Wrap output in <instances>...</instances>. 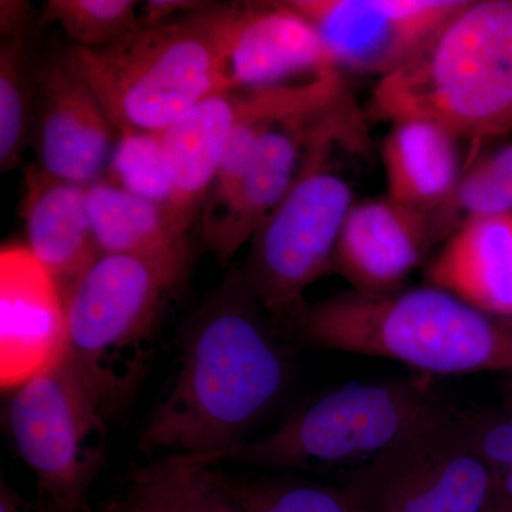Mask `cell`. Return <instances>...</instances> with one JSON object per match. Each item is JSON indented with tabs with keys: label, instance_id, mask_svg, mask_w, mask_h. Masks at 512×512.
I'll return each instance as SVG.
<instances>
[{
	"label": "cell",
	"instance_id": "6da1fadb",
	"mask_svg": "<svg viewBox=\"0 0 512 512\" xmlns=\"http://www.w3.org/2000/svg\"><path fill=\"white\" fill-rule=\"evenodd\" d=\"M288 336L234 268L195 315L180 369L141 431L143 453L208 457L245 441L291 380Z\"/></svg>",
	"mask_w": 512,
	"mask_h": 512
},
{
	"label": "cell",
	"instance_id": "7a4b0ae2",
	"mask_svg": "<svg viewBox=\"0 0 512 512\" xmlns=\"http://www.w3.org/2000/svg\"><path fill=\"white\" fill-rule=\"evenodd\" d=\"M291 338L309 346L396 360L426 375L512 376V329L453 293L424 285L343 291L306 303Z\"/></svg>",
	"mask_w": 512,
	"mask_h": 512
},
{
	"label": "cell",
	"instance_id": "3957f363",
	"mask_svg": "<svg viewBox=\"0 0 512 512\" xmlns=\"http://www.w3.org/2000/svg\"><path fill=\"white\" fill-rule=\"evenodd\" d=\"M370 120L433 121L463 140L512 134V0H464L370 94Z\"/></svg>",
	"mask_w": 512,
	"mask_h": 512
},
{
	"label": "cell",
	"instance_id": "277c9868",
	"mask_svg": "<svg viewBox=\"0 0 512 512\" xmlns=\"http://www.w3.org/2000/svg\"><path fill=\"white\" fill-rule=\"evenodd\" d=\"M231 3L140 26L103 49L69 46L67 60L99 97L119 134H160L185 111L228 89L225 37Z\"/></svg>",
	"mask_w": 512,
	"mask_h": 512
},
{
	"label": "cell",
	"instance_id": "5b68a950",
	"mask_svg": "<svg viewBox=\"0 0 512 512\" xmlns=\"http://www.w3.org/2000/svg\"><path fill=\"white\" fill-rule=\"evenodd\" d=\"M451 407L420 379L355 383L326 393L278 429L255 440L194 457L265 471H329L365 467Z\"/></svg>",
	"mask_w": 512,
	"mask_h": 512
},
{
	"label": "cell",
	"instance_id": "8992f818",
	"mask_svg": "<svg viewBox=\"0 0 512 512\" xmlns=\"http://www.w3.org/2000/svg\"><path fill=\"white\" fill-rule=\"evenodd\" d=\"M190 258V251L100 255L67 295V355L107 412L143 379L158 320L187 275Z\"/></svg>",
	"mask_w": 512,
	"mask_h": 512
},
{
	"label": "cell",
	"instance_id": "52a82bcc",
	"mask_svg": "<svg viewBox=\"0 0 512 512\" xmlns=\"http://www.w3.org/2000/svg\"><path fill=\"white\" fill-rule=\"evenodd\" d=\"M362 153V138L330 131L309 148L295 183L251 239L245 281L279 329L291 338L306 305L303 293L332 269L353 192L329 167L333 148Z\"/></svg>",
	"mask_w": 512,
	"mask_h": 512
},
{
	"label": "cell",
	"instance_id": "ba28073f",
	"mask_svg": "<svg viewBox=\"0 0 512 512\" xmlns=\"http://www.w3.org/2000/svg\"><path fill=\"white\" fill-rule=\"evenodd\" d=\"M103 400L66 353L18 387L8 420L52 512H82L107 453Z\"/></svg>",
	"mask_w": 512,
	"mask_h": 512
},
{
	"label": "cell",
	"instance_id": "9c48e42d",
	"mask_svg": "<svg viewBox=\"0 0 512 512\" xmlns=\"http://www.w3.org/2000/svg\"><path fill=\"white\" fill-rule=\"evenodd\" d=\"M359 512H484L498 478L478 454L466 413L451 407L350 476Z\"/></svg>",
	"mask_w": 512,
	"mask_h": 512
},
{
	"label": "cell",
	"instance_id": "30bf717a",
	"mask_svg": "<svg viewBox=\"0 0 512 512\" xmlns=\"http://www.w3.org/2000/svg\"><path fill=\"white\" fill-rule=\"evenodd\" d=\"M365 128V117L342 76L315 99L272 121L256 141L234 194L220 215L201 228L207 247L222 264L231 261L284 200L320 136Z\"/></svg>",
	"mask_w": 512,
	"mask_h": 512
},
{
	"label": "cell",
	"instance_id": "8fae6325",
	"mask_svg": "<svg viewBox=\"0 0 512 512\" xmlns=\"http://www.w3.org/2000/svg\"><path fill=\"white\" fill-rule=\"evenodd\" d=\"M311 23L339 72L404 66L464 0H288Z\"/></svg>",
	"mask_w": 512,
	"mask_h": 512
},
{
	"label": "cell",
	"instance_id": "7c38bea8",
	"mask_svg": "<svg viewBox=\"0 0 512 512\" xmlns=\"http://www.w3.org/2000/svg\"><path fill=\"white\" fill-rule=\"evenodd\" d=\"M36 87L32 144L37 165L53 177L86 187L100 180L119 131L99 97L64 52L36 62Z\"/></svg>",
	"mask_w": 512,
	"mask_h": 512
},
{
	"label": "cell",
	"instance_id": "4fadbf2b",
	"mask_svg": "<svg viewBox=\"0 0 512 512\" xmlns=\"http://www.w3.org/2000/svg\"><path fill=\"white\" fill-rule=\"evenodd\" d=\"M69 345L66 302L26 245L0 252V384L16 390L62 359Z\"/></svg>",
	"mask_w": 512,
	"mask_h": 512
},
{
	"label": "cell",
	"instance_id": "5bb4252c",
	"mask_svg": "<svg viewBox=\"0 0 512 512\" xmlns=\"http://www.w3.org/2000/svg\"><path fill=\"white\" fill-rule=\"evenodd\" d=\"M224 70L229 90L268 89L339 72L318 32L288 0L231 3Z\"/></svg>",
	"mask_w": 512,
	"mask_h": 512
},
{
	"label": "cell",
	"instance_id": "9a60e30c",
	"mask_svg": "<svg viewBox=\"0 0 512 512\" xmlns=\"http://www.w3.org/2000/svg\"><path fill=\"white\" fill-rule=\"evenodd\" d=\"M441 241L433 212L389 197L355 202L340 231L330 272L355 291H397Z\"/></svg>",
	"mask_w": 512,
	"mask_h": 512
},
{
	"label": "cell",
	"instance_id": "2e32d148",
	"mask_svg": "<svg viewBox=\"0 0 512 512\" xmlns=\"http://www.w3.org/2000/svg\"><path fill=\"white\" fill-rule=\"evenodd\" d=\"M26 247L35 255L66 302L67 295L101 255L87 205L86 185L47 174L37 164L25 170Z\"/></svg>",
	"mask_w": 512,
	"mask_h": 512
},
{
	"label": "cell",
	"instance_id": "e0dca14e",
	"mask_svg": "<svg viewBox=\"0 0 512 512\" xmlns=\"http://www.w3.org/2000/svg\"><path fill=\"white\" fill-rule=\"evenodd\" d=\"M242 96V90L212 94L158 134L170 184V212L184 231L200 214L214 184L241 114Z\"/></svg>",
	"mask_w": 512,
	"mask_h": 512
},
{
	"label": "cell",
	"instance_id": "ac0fdd59",
	"mask_svg": "<svg viewBox=\"0 0 512 512\" xmlns=\"http://www.w3.org/2000/svg\"><path fill=\"white\" fill-rule=\"evenodd\" d=\"M426 281L487 315L512 318V214L466 222L430 262Z\"/></svg>",
	"mask_w": 512,
	"mask_h": 512
},
{
	"label": "cell",
	"instance_id": "d6986e66",
	"mask_svg": "<svg viewBox=\"0 0 512 512\" xmlns=\"http://www.w3.org/2000/svg\"><path fill=\"white\" fill-rule=\"evenodd\" d=\"M458 141L433 121L393 123L382 147L387 197L421 211L443 208L463 173Z\"/></svg>",
	"mask_w": 512,
	"mask_h": 512
},
{
	"label": "cell",
	"instance_id": "ffe728a7",
	"mask_svg": "<svg viewBox=\"0 0 512 512\" xmlns=\"http://www.w3.org/2000/svg\"><path fill=\"white\" fill-rule=\"evenodd\" d=\"M101 512H244L222 471L190 456L168 454L131 470Z\"/></svg>",
	"mask_w": 512,
	"mask_h": 512
},
{
	"label": "cell",
	"instance_id": "44dd1931",
	"mask_svg": "<svg viewBox=\"0 0 512 512\" xmlns=\"http://www.w3.org/2000/svg\"><path fill=\"white\" fill-rule=\"evenodd\" d=\"M87 205L101 255L161 256L190 251L187 231L165 205L109 178L87 185Z\"/></svg>",
	"mask_w": 512,
	"mask_h": 512
},
{
	"label": "cell",
	"instance_id": "7402d4cb",
	"mask_svg": "<svg viewBox=\"0 0 512 512\" xmlns=\"http://www.w3.org/2000/svg\"><path fill=\"white\" fill-rule=\"evenodd\" d=\"M36 60L29 49V25L2 35L0 42V170L22 164L32 143L36 106Z\"/></svg>",
	"mask_w": 512,
	"mask_h": 512
},
{
	"label": "cell",
	"instance_id": "603a6c76",
	"mask_svg": "<svg viewBox=\"0 0 512 512\" xmlns=\"http://www.w3.org/2000/svg\"><path fill=\"white\" fill-rule=\"evenodd\" d=\"M507 138L473 153L450 200L433 212L443 241L468 221L512 214V140Z\"/></svg>",
	"mask_w": 512,
	"mask_h": 512
},
{
	"label": "cell",
	"instance_id": "cb8c5ba5",
	"mask_svg": "<svg viewBox=\"0 0 512 512\" xmlns=\"http://www.w3.org/2000/svg\"><path fill=\"white\" fill-rule=\"evenodd\" d=\"M222 474L244 512H359L343 487L301 478Z\"/></svg>",
	"mask_w": 512,
	"mask_h": 512
},
{
	"label": "cell",
	"instance_id": "d4e9b609",
	"mask_svg": "<svg viewBox=\"0 0 512 512\" xmlns=\"http://www.w3.org/2000/svg\"><path fill=\"white\" fill-rule=\"evenodd\" d=\"M140 5L134 0H46L40 20L59 25L73 46L103 49L140 28Z\"/></svg>",
	"mask_w": 512,
	"mask_h": 512
},
{
	"label": "cell",
	"instance_id": "484cf974",
	"mask_svg": "<svg viewBox=\"0 0 512 512\" xmlns=\"http://www.w3.org/2000/svg\"><path fill=\"white\" fill-rule=\"evenodd\" d=\"M107 170L113 183L170 210V184L161 161L158 134H119Z\"/></svg>",
	"mask_w": 512,
	"mask_h": 512
},
{
	"label": "cell",
	"instance_id": "4316f807",
	"mask_svg": "<svg viewBox=\"0 0 512 512\" xmlns=\"http://www.w3.org/2000/svg\"><path fill=\"white\" fill-rule=\"evenodd\" d=\"M214 2L204 0H150L140 5L138 20L143 28L163 25L165 22L190 15V13L201 12L210 8Z\"/></svg>",
	"mask_w": 512,
	"mask_h": 512
},
{
	"label": "cell",
	"instance_id": "83f0119b",
	"mask_svg": "<svg viewBox=\"0 0 512 512\" xmlns=\"http://www.w3.org/2000/svg\"><path fill=\"white\" fill-rule=\"evenodd\" d=\"M30 3L20 0H2L0 2V33L12 32V30L29 25Z\"/></svg>",
	"mask_w": 512,
	"mask_h": 512
},
{
	"label": "cell",
	"instance_id": "f1b7e54d",
	"mask_svg": "<svg viewBox=\"0 0 512 512\" xmlns=\"http://www.w3.org/2000/svg\"><path fill=\"white\" fill-rule=\"evenodd\" d=\"M0 512H36L29 505L23 503L22 498L18 494L13 493L12 490L2 483L0 487Z\"/></svg>",
	"mask_w": 512,
	"mask_h": 512
},
{
	"label": "cell",
	"instance_id": "f546056e",
	"mask_svg": "<svg viewBox=\"0 0 512 512\" xmlns=\"http://www.w3.org/2000/svg\"><path fill=\"white\" fill-rule=\"evenodd\" d=\"M498 498L512 504V466L498 474Z\"/></svg>",
	"mask_w": 512,
	"mask_h": 512
},
{
	"label": "cell",
	"instance_id": "4dcf8cb0",
	"mask_svg": "<svg viewBox=\"0 0 512 512\" xmlns=\"http://www.w3.org/2000/svg\"><path fill=\"white\" fill-rule=\"evenodd\" d=\"M484 512H512V504L497 498V501Z\"/></svg>",
	"mask_w": 512,
	"mask_h": 512
},
{
	"label": "cell",
	"instance_id": "1f68e13d",
	"mask_svg": "<svg viewBox=\"0 0 512 512\" xmlns=\"http://www.w3.org/2000/svg\"><path fill=\"white\" fill-rule=\"evenodd\" d=\"M505 319H507L508 325H510L511 329H512V318H505ZM508 386L512 387V376H510V384H508Z\"/></svg>",
	"mask_w": 512,
	"mask_h": 512
}]
</instances>
